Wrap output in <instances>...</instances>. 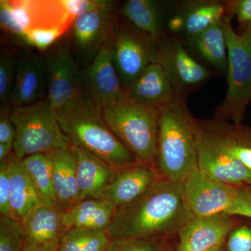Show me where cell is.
Wrapping results in <instances>:
<instances>
[{
    "instance_id": "23",
    "label": "cell",
    "mask_w": 251,
    "mask_h": 251,
    "mask_svg": "<svg viewBox=\"0 0 251 251\" xmlns=\"http://www.w3.org/2000/svg\"><path fill=\"white\" fill-rule=\"evenodd\" d=\"M206 121L227 151L251 172V126L215 118Z\"/></svg>"
},
{
    "instance_id": "15",
    "label": "cell",
    "mask_w": 251,
    "mask_h": 251,
    "mask_svg": "<svg viewBox=\"0 0 251 251\" xmlns=\"http://www.w3.org/2000/svg\"><path fill=\"white\" fill-rule=\"evenodd\" d=\"M159 177L156 167L136 162L117 171L103 199L120 207L141 196Z\"/></svg>"
},
{
    "instance_id": "36",
    "label": "cell",
    "mask_w": 251,
    "mask_h": 251,
    "mask_svg": "<svg viewBox=\"0 0 251 251\" xmlns=\"http://www.w3.org/2000/svg\"><path fill=\"white\" fill-rule=\"evenodd\" d=\"M108 2V1H94V0H66L61 1L64 9L69 16L75 18L81 14L99 9Z\"/></svg>"
},
{
    "instance_id": "9",
    "label": "cell",
    "mask_w": 251,
    "mask_h": 251,
    "mask_svg": "<svg viewBox=\"0 0 251 251\" xmlns=\"http://www.w3.org/2000/svg\"><path fill=\"white\" fill-rule=\"evenodd\" d=\"M183 184L186 201L193 216L230 215L238 186L214 181L199 170L190 175Z\"/></svg>"
},
{
    "instance_id": "4",
    "label": "cell",
    "mask_w": 251,
    "mask_h": 251,
    "mask_svg": "<svg viewBox=\"0 0 251 251\" xmlns=\"http://www.w3.org/2000/svg\"><path fill=\"white\" fill-rule=\"evenodd\" d=\"M105 123L137 161L156 168L160 108L138 101L125 91L115 103L102 108Z\"/></svg>"
},
{
    "instance_id": "11",
    "label": "cell",
    "mask_w": 251,
    "mask_h": 251,
    "mask_svg": "<svg viewBox=\"0 0 251 251\" xmlns=\"http://www.w3.org/2000/svg\"><path fill=\"white\" fill-rule=\"evenodd\" d=\"M157 61L179 97H186L210 76L209 70L177 41L163 44L157 52Z\"/></svg>"
},
{
    "instance_id": "10",
    "label": "cell",
    "mask_w": 251,
    "mask_h": 251,
    "mask_svg": "<svg viewBox=\"0 0 251 251\" xmlns=\"http://www.w3.org/2000/svg\"><path fill=\"white\" fill-rule=\"evenodd\" d=\"M48 68L47 102L59 111L68 102L83 92L82 76L69 44L59 48L46 63Z\"/></svg>"
},
{
    "instance_id": "28",
    "label": "cell",
    "mask_w": 251,
    "mask_h": 251,
    "mask_svg": "<svg viewBox=\"0 0 251 251\" xmlns=\"http://www.w3.org/2000/svg\"><path fill=\"white\" fill-rule=\"evenodd\" d=\"M112 239L107 230L68 229L58 242V251H106Z\"/></svg>"
},
{
    "instance_id": "14",
    "label": "cell",
    "mask_w": 251,
    "mask_h": 251,
    "mask_svg": "<svg viewBox=\"0 0 251 251\" xmlns=\"http://www.w3.org/2000/svg\"><path fill=\"white\" fill-rule=\"evenodd\" d=\"M236 224L234 216L228 214L194 216L178 232L177 251H209L222 247Z\"/></svg>"
},
{
    "instance_id": "33",
    "label": "cell",
    "mask_w": 251,
    "mask_h": 251,
    "mask_svg": "<svg viewBox=\"0 0 251 251\" xmlns=\"http://www.w3.org/2000/svg\"><path fill=\"white\" fill-rule=\"evenodd\" d=\"M62 31V28L34 29L27 33L24 40L38 49H45L57 40Z\"/></svg>"
},
{
    "instance_id": "32",
    "label": "cell",
    "mask_w": 251,
    "mask_h": 251,
    "mask_svg": "<svg viewBox=\"0 0 251 251\" xmlns=\"http://www.w3.org/2000/svg\"><path fill=\"white\" fill-rule=\"evenodd\" d=\"M226 242L227 251H251V223L236 224Z\"/></svg>"
},
{
    "instance_id": "1",
    "label": "cell",
    "mask_w": 251,
    "mask_h": 251,
    "mask_svg": "<svg viewBox=\"0 0 251 251\" xmlns=\"http://www.w3.org/2000/svg\"><path fill=\"white\" fill-rule=\"evenodd\" d=\"M193 217L184 184L159 177L139 198L117 208L107 231L111 239L163 238L178 233Z\"/></svg>"
},
{
    "instance_id": "31",
    "label": "cell",
    "mask_w": 251,
    "mask_h": 251,
    "mask_svg": "<svg viewBox=\"0 0 251 251\" xmlns=\"http://www.w3.org/2000/svg\"><path fill=\"white\" fill-rule=\"evenodd\" d=\"M163 242L162 237L112 239L106 251H158Z\"/></svg>"
},
{
    "instance_id": "37",
    "label": "cell",
    "mask_w": 251,
    "mask_h": 251,
    "mask_svg": "<svg viewBox=\"0 0 251 251\" xmlns=\"http://www.w3.org/2000/svg\"><path fill=\"white\" fill-rule=\"evenodd\" d=\"M230 216L251 219V185L238 186L237 198Z\"/></svg>"
},
{
    "instance_id": "3",
    "label": "cell",
    "mask_w": 251,
    "mask_h": 251,
    "mask_svg": "<svg viewBox=\"0 0 251 251\" xmlns=\"http://www.w3.org/2000/svg\"><path fill=\"white\" fill-rule=\"evenodd\" d=\"M57 115L71 146L85 149L116 170L138 162L105 123L101 106L86 92L68 102Z\"/></svg>"
},
{
    "instance_id": "24",
    "label": "cell",
    "mask_w": 251,
    "mask_h": 251,
    "mask_svg": "<svg viewBox=\"0 0 251 251\" xmlns=\"http://www.w3.org/2000/svg\"><path fill=\"white\" fill-rule=\"evenodd\" d=\"M191 39L194 47L206 62L221 72L227 70V45L222 20Z\"/></svg>"
},
{
    "instance_id": "6",
    "label": "cell",
    "mask_w": 251,
    "mask_h": 251,
    "mask_svg": "<svg viewBox=\"0 0 251 251\" xmlns=\"http://www.w3.org/2000/svg\"><path fill=\"white\" fill-rule=\"evenodd\" d=\"M231 19L228 15L222 19L227 45V90L216 109L215 119L240 124L251 102V46L234 31Z\"/></svg>"
},
{
    "instance_id": "38",
    "label": "cell",
    "mask_w": 251,
    "mask_h": 251,
    "mask_svg": "<svg viewBox=\"0 0 251 251\" xmlns=\"http://www.w3.org/2000/svg\"><path fill=\"white\" fill-rule=\"evenodd\" d=\"M11 109L9 105H1L0 112V144L14 145L16 133L11 118Z\"/></svg>"
},
{
    "instance_id": "5",
    "label": "cell",
    "mask_w": 251,
    "mask_h": 251,
    "mask_svg": "<svg viewBox=\"0 0 251 251\" xmlns=\"http://www.w3.org/2000/svg\"><path fill=\"white\" fill-rule=\"evenodd\" d=\"M11 118L16 133L13 152L18 159L71 147L59 126L57 112L47 100L13 107Z\"/></svg>"
},
{
    "instance_id": "46",
    "label": "cell",
    "mask_w": 251,
    "mask_h": 251,
    "mask_svg": "<svg viewBox=\"0 0 251 251\" xmlns=\"http://www.w3.org/2000/svg\"><path fill=\"white\" fill-rule=\"evenodd\" d=\"M249 185H251V184H249Z\"/></svg>"
},
{
    "instance_id": "34",
    "label": "cell",
    "mask_w": 251,
    "mask_h": 251,
    "mask_svg": "<svg viewBox=\"0 0 251 251\" xmlns=\"http://www.w3.org/2000/svg\"><path fill=\"white\" fill-rule=\"evenodd\" d=\"M0 214L13 216L10 206V181L7 160L1 162L0 164Z\"/></svg>"
},
{
    "instance_id": "30",
    "label": "cell",
    "mask_w": 251,
    "mask_h": 251,
    "mask_svg": "<svg viewBox=\"0 0 251 251\" xmlns=\"http://www.w3.org/2000/svg\"><path fill=\"white\" fill-rule=\"evenodd\" d=\"M18 60L7 49H2L0 54V102L1 105H11Z\"/></svg>"
},
{
    "instance_id": "43",
    "label": "cell",
    "mask_w": 251,
    "mask_h": 251,
    "mask_svg": "<svg viewBox=\"0 0 251 251\" xmlns=\"http://www.w3.org/2000/svg\"><path fill=\"white\" fill-rule=\"evenodd\" d=\"M158 251H170V250L166 247V244H165L164 242H163V245H162L161 249H160V250Z\"/></svg>"
},
{
    "instance_id": "25",
    "label": "cell",
    "mask_w": 251,
    "mask_h": 251,
    "mask_svg": "<svg viewBox=\"0 0 251 251\" xmlns=\"http://www.w3.org/2000/svg\"><path fill=\"white\" fill-rule=\"evenodd\" d=\"M21 161L44 204L61 206L54 192L49 153H35L25 157Z\"/></svg>"
},
{
    "instance_id": "16",
    "label": "cell",
    "mask_w": 251,
    "mask_h": 251,
    "mask_svg": "<svg viewBox=\"0 0 251 251\" xmlns=\"http://www.w3.org/2000/svg\"><path fill=\"white\" fill-rule=\"evenodd\" d=\"M71 149L76 160L80 201L89 198L103 199L118 170L85 149L74 146H71Z\"/></svg>"
},
{
    "instance_id": "44",
    "label": "cell",
    "mask_w": 251,
    "mask_h": 251,
    "mask_svg": "<svg viewBox=\"0 0 251 251\" xmlns=\"http://www.w3.org/2000/svg\"><path fill=\"white\" fill-rule=\"evenodd\" d=\"M222 248H223V246H222V247H219L216 248V249H212V250H211L209 251H222Z\"/></svg>"
},
{
    "instance_id": "17",
    "label": "cell",
    "mask_w": 251,
    "mask_h": 251,
    "mask_svg": "<svg viewBox=\"0 0 251 251\" xmlns=\"http://www.w3.org/2000/svg\"><path fill=\"white\" fill-rule=\"evenodd\" d=\"M47 91V64L34 55L18 60L11 105L25 106L37 103Z\"/></svg>"
},
{
    "instance_id": "13",
    "label": "cell",
    "mask_w": 251,
    "mask_h": 251,
    "mask_svg": "<svg viewBox=\"0 0 251 251\" xmlns=\"http://www.w3.org/2000/svg\"><path fill=\"white\" fill-rule=\"evenodd\" d=\"M112 39L104 44L82 76L85 92L102 108L115 103L125 92L112 62Z\"/></svg>"
},
{
    "instance_id": "2",
    "label": "cell",
    "mask_w": 251,
    "mask_h": 251,
    "mask_svg": "<svg viewBox=\"0 0 251 251\" xmlns=\"http://www.w3.org/2000/svg\"><path fill=\"white\" fill-rule=\"evenodd\" d=\"M199 123L190 112L186 97L160 108L156 169L160 177L184 183L198 171Z\"/></svg>"
},
{
    "instance_id": "20",
    "label": "cell",
    "mask_w": 251,
    "mask_h": 251,
    "mask_svg": "<svg viewBox=\"0 0 251 251\" xmlns=\"http://www.w3.org/2000/svg\"><path fill=\"white\" fill-rule=\"evenodd\" d=\"M64 209L59 206L41 204L21 221L29 242H59L68 230L64 220Z\"/></svg>"
},
{
    "instance_id": "41",
    "label": "cell",
    "mask_w": 251,
    "mask_h": 251,
    "mask_svg": "<svg viewBox=\"0 0 251 251\" xmlns=\"http://www.w3.org/2000/svg\"><path fill=\"white\" fill-rule=\"evenodd\" d=\"M169 27L171 30L178 31L184 27V21L183 16H176L172 18L169 23Z\"/></svg>"
},
{
    "instance_id": "35",
    "label": "cell",
    "mask_w": 251,
    "mask_h": 251,
    "mask_svg": "<svg viewBox=\"0 0 251 251\" xmlns=\"http://www.w3.org/2000/svg\"><path fill=\"white\" fill-rule=\"evenodd\" d=\"M227 15L237 18L242 26L251 22V0H229L225 1Z\"/></svg>"
},
{
    "instance_id": "42",
    "label": "cell",
    "mask_w": 251,
    "mask_h": 251,
    "mask_svg": "<svg viewBox=\"0 0 251 251\" xmlns=\"http://www.w3.org/2000/svg\"><path fill=\"white\" fill-rule=\"evenodd\" d=\"M241 35L247 40V42L251 46V22L244 26V31Z\"/></svg>"
},
{
    "instance_id": "12",
    "label": "cell",
    "mask_w": 251,
    "mask_h": 251,
    "mask_svg": "<svg viewBox=\"0 0 251 251\" xmlns=\"http://www.w3.org/2000/svg\"><path fill=\"white\" fill-rule=\"evenodd\" d=\"M111 52L114 67L125 91L151 63L158 62L140 38L125 29L113 36Z\"/></svg>"
},
{
    "instance_id": "7",
    "label": "cell",
    "mask_w": 251,
    "mask_h": 251,
    "mask_svg": "<svg viewBox=\"0 0 251 251\" xmlns=\"http://www.w3.org/2000/svg\"><path fill=\"white\" fill-rule=\"evenodd\" d=\"M198 170L208 177L232 186L251 184V172L225 148L206 120H198Z\"/></svg>"
},
{
    "instance_id": "39",
    "label": "cell",
    "mask_w": 251,
    "mask_h": 251,
    "mask_svg": "<svg viewBox=\"0 0 251 251\" xmlns=\"http://www.w3.org/2000/svg\"><path fill=\"white\" fill-rule=\"evenodd\" d=\"M23 251H58V242L39 244L26 240Z\"/></svg>"
},
{
    "instance_id": "19",
    "label": "cell",
    "mask_w": 251,
    "mask_h": 251,
    "mask_svg": "<svg viewBox=\"0 0 251 251\" xmlns=\"http://www.w3.org/2000/svg\"><path fill=\"white\" fill-rule=\"evenodd\" d=\"M48 153L50 156L56 198L59 205L65 210L80 201L75 155L71 147Z\"/></svg>"
},
{
    "instance_id": "18",
    "label": "cell",
    "mask_w": 251,
    "mask_h": 251,
    "mask_svg": "<svg viewBox=\"0 0 251 251\" xmlns=\"http://www.w3.org/2000/svg\"><path fill=\"white\" fill-rule=\"evenodd\" d=\"M126 92L140 103L158 108L178 96L158 62L151 63Z\"/></svg>"
},
{
    "instance_id": "27",
    "label": "cell",
    "mask_w": 251,
    "mask_h": 251,
    "mask_svg": "<svg viewBox=\"0 0 251 251\" xmlns=\"http://www.w3.org/2000/svg\"><path fill=\"white\" fill-rule=\"evenodd\" d=\"M225 3L218 1H202L191 4L185 12L184 29L186 34L194 37L213 25L221 21L225 16Z\"/></svg>"
},
{
    "instance_id": "22",
    "label": "cell",
    "mask_w": 251,
    "mask_h": 251,
    "mask_svg": "<svg viewBox=\"0 0 251 251\" xmlns=\"http://www.w3.org/2000/svg\"><path fill=\"white\" fill-rule=\"evenodd\" d=\"M10 181V206L12 216L23 221L36 206L43 204L40 196L14 153L7 159Z\"/></svg>"
},
{
    "instance_id": "8",
    "label": "cell",
    "mask_w": 251,
    "mask_h": 251,
    "mask_svg": "<svg viewBox=\"0 0 251 251\" xmlns=\"http://www.w3.org/2000/svg\"><path fill=\"white\" fill-rule=\"evenodd\" d=\"M113 4L108 1L99 9L74 18L72 23V52L77 64H90L104 44L113 36Z\"/></svg>"
},
{
    "instance_id": "45",
    "label": "cell",
    "mask_w": 251,
    "mask_h": 251,
    "mask_svg": "<svg viewBox=\"0 0 251 251\" xmlns=\"http://www.w3.org/2000/svg\"><path fill=\"white\" fill-rule=\"evenodd\" d=\"M250 105H251V104H250Z\"/></svg>"
},
{
    "instance_id": "40",
    "label": "cell",
    "mask_w": 251,
    "mask_h": 251,
    "mask_svg": "<svg viewBox=\"0 0 251 251\" xmlns=\"http://www.w3.org/2000/svg\"><path fill=\"white\" fill-rule=\"evenodd\" d=\"M14 145L9 144H0V163L6 161L12 154Z\"/></svg>"
},
{
    "instance_id": "29",
    "label": "cell",
    "mask_w": 251,
    "mask_h": 251,
    "mask_svg": "<svg viewBox=\"0 0 251 251\" xmlns=\"http://www.w3.org/2000/svg\"><path fill=\"white\" fill-rule=\"evenodd\" d=\"M26 240L21 221L13 216H0V251H23Z\"/></svg>"
},
{
    "instance_id": "21",
    "label": "cell",
    "mask_w": 251,
    "mask_h": 251,
    "mask_svg": "<svg viewBox=\"0 0 251 251\" xmlns=\"http://www.w3.org/2000/svg\"><path fill=\"white\" fill-rule=\"evenodd\" d=\"M117 209L116 206L106 200L89 198L65 209L64 223L68 229L108 230Z\"/></svg>"
},
{
    "instance_id": "26",
    "label": "cell",
    "mask_w": 251,
    "mask_h": 251,
    "mask_svg": "<svg viewBox=\"0 0 251 251\" xmlns=\"http://www.w3.org/2000/svg\"><path fill=\"white\" fill-rule=\"evenodd\" d=\"M121 11L125 17L153 40L159 39L161 34V20L155 1L129 0L126 1Z\"/></svg>"
}]
</instances>
